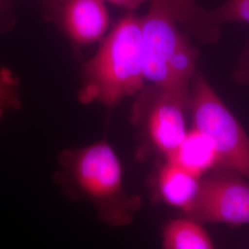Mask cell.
Listing matches in <instances>:
<instances>
[{"instance_id":"cell-1","label":"cell","mask_w":249,"mask_h":249,"mask_svg":"<svg viewBox=\"0 0 249 249\" xmlns=\"http://www.w3.org/2000/svg\"><path fill=\"white\" fill-rule=\"evenodd\" d=\"M53 180L67 198L85 200L96 208L99 219L111 227L132 223L142 207L141 196L124 187L123 169L113 147L103 140L59 154Z\"/></svg>"},{"instance_id":"cell-2","label":"cell","mask_w":249,"mask_h":249,"mask_svg":"<svg viewBox=\"0 0 249 249\" xmlns=\"http://www.w3.org/2000/svg\"><path fill=\"white\" fill-rule=\"evenodd\" d=\"M80 78L79 100L85 105L115 107L142 89L146 79L142 18L130 13L121 18L83 65Z\"/></svg>"},{"instance_id":"cell-3","label":"cell","mask_w":249,"mask_h":249,"mask_svg":"<svg viewBox=\"0 0 249 249\" xmlns=\"http://www.w3.org/2000/svg\"><path fill=\"white\" fill-rule=\"evenodd\" d=\"M192 85L189 107L194 127L212 141L219 166L235 171L249 181V136L200 73H195Z\"/></svg>"},{"instance_id":"cell-4","label":"cell","mask_w":249,"mask_h":249,"mask_svg":"<svg viewBox=\"0 0 249 249\" xmlns=\"http://www.w3.org/2000/svg\"><path fill=\"white\" fill-rule=\"evenodd\" d=\"M142 17L145 79L160 92H170V62L185 36L180 25L187 24L195 0H151Z\"/></svg>"},{"instance_id":"cell-5","label":"cell","mask_w":249,"mask_h":249,"mask_svg":"<svg viewBox=\"0 0 249 249\" xmlns=\"http://www.w3.org/2000/svg\"><path fill=\"white\" fill-rule=\"evenodd\" d=\"M185 217L201 224H249V180L235 171L217 166L201 179L198 195Z\"/></svg>"},{"instance_id":"cell-6","label":"cell","mask_w":249,"mask_h":249,"mask_svg":"<svg viewBox=\"0 0 249 249\" xmlns=\"http://www.w3.org/2000/svg\"><path fill=\"white\" fill-rule=\"evenodd\" d=\"M52 20L78 47L102 40L109 27L104 0H59Z\"/></svg>"},{"instance_id":"cell-7","label":"cell","mask_w":249,"mask_h":249,"mask_svg":"<svg viewBox=\"0 0 249 249\" xmlns=\"http://www.w3.org/2000/svg\"><path fill=\"white\" fill-rule=\"evenodd\" d=\"M189 102L175 94L160 92L151 109L148 130L151 142L166 159L183 142L187 131L184 109Z\"/></svg>"},{"instance_id":"cell-8","label":"cell","mask_w":249,"mask_h":249,"mask_svg":"<svg viewBox=\"0 0 249 249\" xmlns=\"http://www.w3.org/2000/svg\"><path fill=\"white\" fill-rule=\"evenodd\" d=\"M201 179L177 163L166 160L158 174L157 192L164 203L180 209L185 214L196 200Z\"/></svg>"},{"instance_id":"cell-9","label":"cell","mask_w":249,"mask_h":249,"mask_svg":"<svg viewBox=\"0 0 249 249\" xmlns=\"http://www.w3.org/2000/svg\"><path fill=\"white\" fill-rule=\"evenodd\" d=\"M166 160L177 163L199 178L220 165L212 141L196 127L187 131L183 142Z\"/></svg>"},{"instance_id":"cell-10","label":"cell","mask_w":249,"mask_h":249,"mask_svg":"<svg viewBox=\"0 0 249 249\" xmlns=\"http://www.w3.org/2000/svg\"><path fill=\"white\" fill-rule=\"evenodd\" d=\"M163 249H215L201 223L178 218L166 223L162 230Z\"/></svg>"},{"instance_id":"cell-11","label":"cell","mask_w":249,"mask_h":249,"mask_svg":"<svg viewBox=\"0 0 249 249\" xmlns=\"http://www.w3.org/2000/svg\"><path fill=\"white\" fill-rule=\"evenodd\" d=\"M227 22L249 23V0H227L222 6L213 10L200 9L196 5L187 24L208 28Z\"/></svg>"},{"instance_id":"cell-12","label":"cell","mask_w":249,"mask_h":249,"mask_svg":"<svg viewBox=\"0 0 249 249\" xmlns=\"http://www.w3.org/2000/svg\"><path fill=\"white\" fill-rule=\"evenodd\" d=\"M20 107L17 77L8 69L0 68V119L9 110Z\"/></svg>"},{"instance_id":"cell-13","label":"cell","mask_w":249,"mask_h":249,"mask_svg":"<svg viewBox=\"0 0 249 249\" xmlns=\"http://www.w3.org/2000/svg\"><path fill=\"white\" fill-rule=\"evenodd\" d=\"M15 0H0V35L12 29L15 18L12 13V6Z\"/></svg>"},{"instance_id":"cell-14","label":"cell","mask_w":249,"mask_h":249,"mask_svg":"<svg viewBox=\"0 0 249 249\" xmlns=\"http://www.w3.org/2000/svg\"><path fill=\"white\" fill-rule=\"evenodd\" d=\"M107 1L127 10H135L139 7H141L144 3L151 2V0H107Z\"/></svg>"},{"instance_id":"cell-15","label":"cell","mask_w":249,"mask_h":249,"mask_svg":"<svg viewBox=\"0 0 249 249\" xmlns=\"http://www.w3.org/2000/svg\"><path fill=\"white\" fill-rule=\"evenodd\" d=\"M44 9H45V17L50 20L53 19L54 12L58 6L59 0H41Z\"/></svg>"},{"instance_id":"cell-16","label":"cell","mask_w":249,"mask_h":249,"mask_svg":"<svg viewBox=\"0 0 249 249\" xmlns=\"http://www.w3.org/2000/svg\"><path fill=\"white\" fill-rule=\"evenodd\" d=\"M248 77H249V65H248Z\"/></svg>"}]
</instances>
